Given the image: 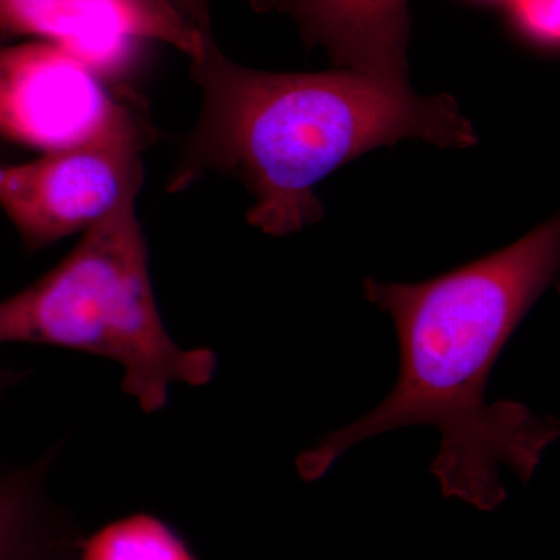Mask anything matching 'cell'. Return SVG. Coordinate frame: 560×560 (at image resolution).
<instances>
[{"label": "cell", "mask_w": 560, "mask_h": 560, "mask_svg": "<svg viewBox=\"0 0 560 560\" xmlns=\"http://www.w3.org/2000/svg\"><path fill=\"white\" fill-rule=\"evenodd\" d=\"M558 217L508 248L425 282L364 280L368 301L389 313L400 371L389 396L298 458L302 480L323 478L353 445L408 425L441 433L431 474L445 497L481 511L506 500L501 464L529 481L558 440L559 420L515 400L489 404L493 364L559 268Z\"/></svg>", "instance_id": "1"}, {"label": "cell", "mask_w": 560, "mask_h": 560, "mask_svg": "<svg viewBox=\"0 0 560 560\" xmlns=\"http://www.w3.org/2000/svg\"><path fill=\"white\" fill-rule=\"evenodd\" d=\"M189 72L202 108L167 191L189 189L206 172L235 176L256 200L249 224L275 237L323 219L315 186L368 151L401 139L441 149L478 142L455 98L422 97L408 81L346 69L265 72L230 60L213 36L190 58Z\"/></svg>", "instance_id": "2"}, {"label": "cell", "mask_w": 560, "mask_h": 560, "mask_svg": "<svg viewBox=\"0 0 560 560\" xmlns=\"http://www.w3.org/2000/svg\"><path fill=\"white\" fill-rule=\"evenodd\" d=\"M138 195L84 232L54 270L0 301V345L55 346L116 361L124 393L154 415L168 404L172 383L208 385L217 355L179 348L165 329L136 215Z\"/></svg>", "instance_id": "3"}, {"label": "cell", "mask_w": 560, "mask_h": 560, "mask_svg": "<svg viewBox=\"0 0 560 560\" xmlns=\"http://www.w3.org/2000/svg\"><path fill=\"white\" fill-rule=\"evenodd\" d=\"M154 131L132 97L110 98L83 138L38 160L2 167L0 208L25 249L47 248L106 219L143 179L142 151Z\"/></svg>", "instance_id": "4"}, {"label": "cell", "mask_w": 560, "mask_h": 560, "mask_svg": "<svg viewBox=\"0 0 560 560\" xmlns=\"http://www.w3.org/2000/svg\"><path fill=\"white\" fill-rule=\"evenodd\" d=\"M0 36L51 39L75 58L116 54L132 38L165 40L191 58L206 39L154 0H0Z\"/></svg>", "instance_id": "5"}, {"label": "cell", "mask_w": 560, "mask_h": 560, "mask_svg": "<svg viewBox=\"0 0 560 560\" xmlns=\"http://www.w3.org/2000/svg\"><path fill=\"white\" fill-rule=\"evenodd\" d=\"M411 0H285L304 43L337 66L372 79L408 81Z\"/></svg>", "instance_id": "6"}, {"label": "cell", "mask_w": 560, "mask_h": 560, "mask_svg": "<svg viewBox=\"0 0 560 560\" xmlns=\"http://www.w3.org/2000/svg\"><path fill=\"white\" fill-rule=\"evenodd\" d=\"M60 447L27 467H0V560H79L83 533L47 493Z\"/></svg>", "instance_id": "7"}, {"label": "cell", "mask_w": 560, "mask_h": 560, "mask_svg": "<svg viewBox=\"0 0 560 560\" xmlns=\"http://www.w3.org/2000/svg\"><path fill=\"white\" fill-rule=\"evenodd\" d=\"M79 560H198L168 523L135 514L109 523L81 545Z\"/></svg>", "instance_id": "8"}, {"label": "cell", "mask_w": 560, "mask_h": 560, "mask_svg": "<svg viewBox=\"0 0 560 560\" xmlns=\"http://www.w3.org/2000/svg\"><path fill=\"white\" fill-rule=\"evenodd\" d=\"M560 0H503L508 16L523 38L540 47L559 46Z\"/></svg>", "instance_id": "9"}, {"label": "cell", "mask_w": 560, "mask_h": 560, "mask_svg": "<svg viewBox=\"0 0 560 560\" xmlns=\"http://www.w3.org/2000/svg\"><path fill=\"white\" fill-rule=\"evenodd\" d=\"M165 7L173 16L178 18L189 31L202 38L213 36L212 16H210V0H154ZM285 0H249L250 7L257 13H280Z\"/></svg>", "instance_id": "10"}, {"label": "cell", "mask_w": 560, "mask_h": 560, "mask_svg": "<svg viewBox=\"0 0 560 560\" xmlns=\"http://www.w3.org/2000/svg\"><path fill=\"white\" fill-rule=\"evenodd\" d=\"M25 378H27V372L25 371L11 370V368L0 370V399H3V396H5L11 388L21 385Z\"/></svg>", "instance_id": "11"}, {"label": "cell", "mask_w": 560, "mask_h": 560, "mask_svg": "<svg viewBox=\"0 0 560 560\" xmlns=\"http://www.w3.org/2000/svg\"><path fill=\"white\" fill-rule=\"evenodd\" d=\"M3 40H5V38H3V36H0V47L3 46Z\"/></svg>", "instance_id": "12"}, {"label": "cell", "mask_w": 560, "mask_h": 560, "mask_svg": "<svg viewBox=\"0 0 560 560\" xmlns=\"http://www.w3.org/2000/svg\"><path fill=\"white\" fill-rule=\"evenodd\" d=\"M480 2V0H478ZM481 2H486V0H481ZM489 2H492V0H489ZM499 2H503V0H499Z\"/></svg>", "instance_id": "13"}, {"label": "cell", "mask_w": 560, "mask_h": 560, "mask_svg": "<svg viewBox=\"0 0 560 560\" xmlns=\"http://www.w3.org/2000/svg\"><path fill=\"white\" fill-rule=\"evenodd\" d=\"M0 172H2V167H0Z\"/></svg>", "instance_id": "14"}]
</instances>
